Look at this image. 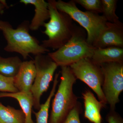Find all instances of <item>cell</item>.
I'll return each instance as SVG.
<instances>
[{
    "instance_id": "cell-1",
    "label": "cell",
    "mask_w": 123,
    "mask_h": 123,
    "mask_svg": "<svg viewBox=\"0 0 123 123\" xmlns=\"http://www.w3.org/2000/svg\"><path fill=\"white\" fill-rule=\"evenodd\" d=\"M30 25L29 21H25L17 29H14L8 22L0 20V30L7 42L4 48L6 51L17 52L24 59H26L31 53L35 56L50 52L49 49L39 44L38 41L30 34Z\"/></svg>"
},
{
    "instance_id": "cell-2",
    "label": "cell",
    "mask_w": 123,
    "mask_h": 123,
    "mask_svg": "<svg viewBox=\"0 0 123 123\" xmlns=\"http://www.w3.org/2000/svg\"><path fill=\"white\" fill-rule=\"evenodd\" d=\"M55 0H49L48 9L50 20L45 23L43 33L48 39L42 42V46L48 49L57 50L64 45L72 35L75 26L72 19L67 14L58 10Z\"/></svg>"
},
{
    "instance_id": "cell-3",
    "label": "cell",
    "mask_w": 123,
    "mask_h": 123,
    "mask_svg": "<svg viewBox=\"0 0 123 123\" xmlns=\"http://www.w3.org/2000/svg\"><path fill=\"white\" fill-rule=\"evenodd\" d=\"M61 81L52 101L48 123H62L78 104L73 91L76 78L69 66H61Z\"/></svg>"
},
{
    "instance_id": "cell-4",
    "label": "cell",
    "mask_w": 123,
    "mask_h": 123,
    "mask_svg": "<svg viewBox=\"0 0 123 123\" xmlns=\"http://www.w3.org/2000/svg\"><path fill=\"white\" fill-rule=\"evenodd\" d=\"M95 49L87 43L83 30L75 27L72 35L68 42L48 55L58 66H69L84 58L91 59Z\"/></svg>"
},
{
    "instance_id": "cell-5",
    "label": "cell",
    "mask_w": 123,
    "mask_h": 123,
    "mask_svg": "<svg viewBox=\"0 0 123 123\" xmlns=\"http://www.w3.org/2000/svg\"><path fill=\"white\" fill-rule=\"evenodd\" d=\"M56 6L58 10L67 14L85 29L87 43L93 47L100 33L107 25L108 22L104 17L99 14L81 11L73 0L67 2L59 0L56 2Z\"/></svg>"
},
{
    "instance_id": "cell-6",
    "label": "cell",
    "mask_w": 123,
    "mask_h": 123,
    "mask_svg": "<svg viewBox=\"0 0 123 123\" xmlns=\"http://www.w3.org/2000/svg\"><path fill=\"white\" fill-rule=\"evenodd\" d=\"M36 70V75L31 92L33 99V107L38 110L40 107V98L46 92L58 65L48 55H36L34 60Z\"/></svg>"
},
{
    "instance_id": "cell-7",
    "label": "cell",
    "mask_w": 123,
    "mask_h": 123,
    "mask_svg": "<svg viewBox=\"0 0 123 123\" xmlns=\"http://www.w3.org/2000/svg\"><path fill=\"white\" fill-rule=\"evenodd\" d=\"M76 79L83 81L95 92L99 101L107 103L102 86L104 76L101 66L90 58H84L69 66Z\"/></svg>"
},
{
    "instance_id": "cell-8",
    "label": "cell",
    "mask_w": 123,
    "mask_h": 123,
    "mask_svg": "<svg viewBox=\"0 0 123 123\" xmlns=\"http://www.w3.org/2000/svg\"><path fill=\"white\" fill-rule=\"evenodd\" d=\"M104 76L102 89L111 111H115L123 90V62L101 64Z\"/></svg>"
},
{
    "instance_id": "cell-9",
    "label": "cell",
    "mask_w": 123,
    "mask_h": 123,
    "mask_svg": "<svg viewBox=\"0 0 123 123\" xmlns=\"http://www.w3.org/2000/svg\"><path fill=\"white\" fill-rule=\"evenodd\" d=\"M93 47L96 48L111 47L123 48V23L108 22L106 27L100 33Z\"/></svg>"
},
{
    "instance_id": "cell-10",
    "label": "cell",
    "mask_w": 123,
    "mask_h": 123,
    "mask_svg": "<svg viewBox=\"0 0 123 123\" xmlns=\"http://www.w3.org/2000/svg\"><path fill=\"white\" fill-rule=\"evenodd\" d=\"M36 75L34 60L22 62L18 73L13 77L14 86L19 92H31Z\"/></svg>"
},
{
    "instance_id": "cell-11",
    "label": "cell",
    "mask_w": 123,
    "mask_h": 123,
    "mask_svg": "<svg viewBox=\"0 0 123 123\" xmlns=\"http://www.w3.org/2000/svg\"><path fill=\"white\" fill-rule=\"evenodd\" d=\"M85 105L84 116L93 123H101V109L105 104L96 98L90 91L87 90L82 94Z\"/></svg>"
},
{
    "instance_id": "cell-12",
    "label": "cell",
    "mask_w": 123,
    "mask_h": 123,
    "mask_svg": "<svg viewBox=\"0 0 123 123\" xmlns=\"http://www.w3.org/2000/svg\"><path fill=\"white\" fill-rule=\"evenodd\" d=\"M20 2L25 5H33L35 8V14L30 25L31 30H37L43 26L45 21L50 18L48 2L44 0H21Z\"/></svg>"
},
{
    "instance_id": "cell-13",
    "label": "cell",
    "mask_w": 123,
    "mask_h": 123,
    "mask_svg": "<svg viewBox=\"0 0 123 123\" xmlns=\"http://www.w3.org/2000/svg\"><path fill=\"white\" fill-rule=\"evenodd\" d=\"M91 59L99 65L111 62H123V48H95Z\"/></svg>"
},
{
    "instance_id": "cell-14",
    "label": "cell",
    "mask_w": 123,
    "mask_h": 123,
    "mask_svg": "<svg viewBox=\"0 0 123 123\" xmlns=\"http://www.w3.org/2000/svg\"><path fill=\"white\" fill-rule=\"evenodd\" d=\"M11 98L18 102L25 117V123H35L31 116L33 99L31 92L25 93L18 92L16 93L0 92V98Z\"/></svg>"
},
{
    "instance_id": "cell-15",
    "label": "cell",
    "mask_w": 123,
    "mask_h": 123,
    "mask_svg": "<svg viewBox=\"0 0 123 123\" xmlns=\"http://www.w3.org/2000/svg\"><path fill=\"white\" fill-rule=\"evenodd\" d=\"M25 123V117L22 110L6 106L0 103V123Z\"/></svg>"
},
{
    "instance_id": "cell-16",
    "label": "cell",
    "mask_w": 123,
    "mask_h": 123,
    "mask_svg": "<svg viewBox=\"0 0 123 123\" xmlns=\"http://www.w3.org/2000/svg\"><path fill=\"white\" fill-rule=\"evenodd\" d=\"M22 62L18 56L5 58L0 55V74L8 77H14Z\"/></svg>"
},
{
    "instance_id": "cell-17",
    "label": "cell",
    "mask_w": 123,
    "mask_h": 123,
    "mask_svg": "<svg viewBox=\"0 0 123 123\" xmlns=\"http://www.w3.org/2000/svg\"><path fill=\"white\" fill-rule=\"evenodd\" d=\"M60 73L55 75L53 85L50 94L44 104L40 105L38 112L33 111L36 118V123H48L49 112L51 100L55 95L56 86L58 83Z\"/></svg>"
},
{
    "instance_id": "cell-18",
    "label": "cell",
    "mask_w": 123,
    "mask_h": 123,
    "mask_svg": "<svg viewBox=\"0 0 123 123\" xmlns=\"http://www.w3.org/2000/svg\"><path fill=\"white\" fill-rule=\"evenodd\" d=\"M103 16L108 22L120 24L119 18L116 14L117 0H101Z\"/></svg>"
},
{
    "instance_id": "cell-19",
    "label": "cell",
    "mask_w": 123,
    "mask_h": 123,
    "mask_svg": "<svg viewBox=\"0 0 123 123\" xmlns=\"http://www.w3.org/2000/svg\"><path fill=\"white\" fill-rule=\"evenodd\" d=\"M85 8L87 11L99 14L102 13V2L101 0H74Z\"/></svg>"
},
{
    "instance_id": "cell-20",
    "label": "cell",
    "mask_w": 123,
    "mask_h": 123,
    "mask_svg": "<svg viewBox=\"0 0 123 123\" xmlns=\"http://www.w3.org/2000/svg\"><path fill=\"white\" fill-rule=\"evenodd\" d=\"M14 84L13 78L8 77L0 74V92H18Z\"/></svg>"
},
{
    "instance_id": "cell-21",
    "label": "cell",
    "mask_w": 123,
    "mask_h": 123,
    "mask_svg": "<svg viewBox=\"0 0 123 123\" xmlns=\"http://www.w3.org/2000/svg\"><path fill=\"white\" fill-rule=\"evenodd\" d=\"M80 111V107L78 103L68 113L62 123H81L79 118Z\"/></svg>"
},
{
    "instance_id": "cell-22",
    "label": "cell",
    "mask_w": 123,
    "mask_h": 123,
    "mask_svg": "<svg viewBox=\"0 0 123 123\" xmlns=\"http://www.w3.org/2000/svg\"><path fill=\"white\" fill-rule=\"evenodd\" d=\"M107 120L108 123H123V119L115 111H111L108 114Z\"/></svg>"
},
{
    "instance_id": "cell-23",
    "label": "cell",
    "mask_w": 123,
    "mask_h": 123,
    "mask_svg": "<svg viewBox=\"0 0 123 123\" xmlns=\"http://www.w3.org/2000/svg\"><path fill=\"white\" fill-rule=\"evenodd\" d=\"M8 7L6 1L5 0H0V14L4 12L5 9Z\"/></svg>"
}]
</instances>
